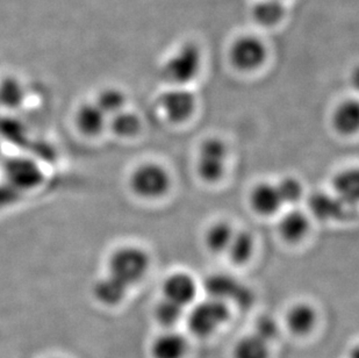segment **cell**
Wrapping results in <instances>:
<instances>
[{"instance_id":"cell-1","label":"cell","mask_w":359,"mask_h":358,"mask_svg":"<svg viewBox=\"0 0 359 358\" xmlns=\"http://www.w3.org/2000/svg\"><path fill=\"white\" fill-rule=\"evenodd\" d=\"M185 318L189 331L194 336L212 338L229 321L231 310L224 301L208 298L194 305Z\"/></svg>"},{"instance_id":"cell-2","label":"cell","mask_w":359,"mask_h":358,"mask_svg":"<svg viewBox=\"0 0 359 358\" xmlns=\"http://www.w3.org/2000/svg\"><path fill=\"white\" fill-rule=\"evenodd\" d=\"M149 264L148 253L141 248L122 247L109 258V274L129 287L146 276Z\"/></svg>"},{"instance_id":"cell-3","label":"cell","mask_w":359,"mask_h":358,"mask_svg":"<svg viewBox=\"0 0 359 358\" xmlns=\"http://www.w3.org/2000/svg\"><path fill=\"white\" fill-rule=\"evenodd\" d=\"M200 65L201 55L199 48L194 44H184L164 63L162 76L171 84L183 86L197 76Z\"/></svg>"},{"instance_id":"cell-4","label":"cell","mask_w":359,"mask_h":358,"mask_svg":"<svg viewBox=\"0 0 359 358\" xmlns=\"http://www.w3.org/2000/svg\"><path fill=\"white\" fill-rule=\"evenodd\" d=\"M171 178L165 168L157 163H144L134 170L130 187L137 196L157 199L169 191Z\"/></svg>"},{"instance_id":"cell-5","label":"cell","mask_w":359,"mask_h":358,"mask_svg":"<svg viewBox=\"0 0 359 358\" xmlns=\"http://www.w3.org/2000/svg\"><path fill=\"white\" fill-rule=\"evenodd\" d=\"M227 145L219 138L205 140L199 149L197 171L200 178L215 183L224 176L227 159Z\"/></svg>"},{"instance_id":"cell-6","label":"cell","mask_w":359,"mask_h":358,"mask_svg":"<svg viewBox=\"0 0 359 358\" xmlns=\"http://www.w3.org/2000/svg\"><path fill=\"white\" fill-rule=\"evenodd\" d=\"M205 290L210 298L224 301L226 304L233 301L241 307H247L254 300L252 292L231 274H212L205 281Z\"/></svg>"},{"instance_id":"cell-7","label":"cell","mask_w":359,"mask_h":358,"mask_svg":"<svg viewBox=\"0 0 359 358\" xmlns=\"http://www.w3.org/2000/svg\"><path fill=\"white\" fill-rule=\"evenodd\" d=\"M158 105L170 121H185L194 112L196 97L183 86H177L160 95Z\"/></svg>"},{"instance_id":"cell-8","label":"cell","mask_w":359,"mask_h":358,"mask_svg":"<svg viewBox=\"0 0 359 358\" xmlns=\"http://www.w3.org/2000/svg\"><path fill=\"white\" fill-rule=\"evenodd\" d=\"M265 56V46L257 37H241L231 47V61L241 70H254L258 68L264 62Z\"/></svg>"},{"instance_id":"cell-9","label":"cell","mask_w":359,"mask_h":358,"mask_svg":"<svg viewBox=\"0 0 359 358\" xmlns=\"http://www.w3.org/2000/svg\"><path fill=\"white\" fill-rule=\"evenodd\" d=\"M319 321L316 308L309 303L300 301L288 308L285 315V327L295 338H307L316 331Z\"/></svg>"},{"instance_id":"cell-10","label":"cell","mask_w":359,"mask_h":358,"mask_svg":"<svg viewBox=\"0 0 359 358\" xmlns=\"http://www.w3.org/2000/svg\"><path fill=\"white\" fill-rule=\"evenodd\" d=\"M190 342L176 329H164L150 342V358H187Z\"/></svg>"},{"instance_id":"cell-11","label":"cell","mask_w":359,"mask_h":358,"mask_svg":"<svg viewBox=\"0 0 359 358\" xmlns=\"http://www.w3.org/2000/svg\"><path fill=\"white\" fill-rule=\"evenodd\" d=\"M162 290L164 299L185 308L197 297V281L187 272H175L164 281Z\"/></svg>"},{"instance_id":"cell-12","label":"cell","mask_w":359,"mask_h":358,"mask_svg":"<svg viewBox=\"0 0 359 358\" xmlns=\"http://www.w3.org/2000/svg\"><path fill=\"white\" fill-rule=\"evenodd\" d=\"M251 207L261 216H272L277 213L284 205L279 196L276 184L259 183L250 193Z\"/></svg>"},{"instance_id":"cell-13","label":"cell","mask_w":359,"mask_h":358,"mask_svg":"<svg viewBox=\"0 0 359 358\" xmlns=\"http://www.w3.org/2000/svg\"><path fill=\"white\" fill-rule=\"evenodd\" d=\"M309 207L313 216L321 221L342 219L346 214V205L337 197L325 192H316L309 197Z\"/></svg>"},{"instance_id":"cell-14","label":"cell","mask_w":359,"mask_h":358,"mask_svg":"<svg viewBox=\"0 0 359 358\" xmlns=\"http://www.w3.org/2000/svg\"><path fill=\"white\" fill-rule=\"evenodd\" d=\"M231 358H271V343L252 331L235 342Z\"/></svg>"},{"instance_id":"cell-15","label":"cell","mask_w":359,"mask_h":358,"mask_svg":"<svg viewBox=\"0 0 359 358\" xmlns=\"http://www.w3.org/2000/svg\"><path fill=\"white\" fill-rule=\"evenodd\" d=\"M106 117L104 112L93 104H85L79 108L76 113V126L81 134L86 136H97L104 131L106 126Z\"/></svg>"},{"instance_id":"cell-16","label":"cell","mask_w":359,"mask_h":358,"mask_svg":"<svg viewBox=\"0 0 359 358\" xmlns=\"http://www.w3.org/2000/svg\"><path fill=\"white\" fill-rule=\"evenodd\" d=\"M278 228L285 241L294 244L302 240L309 232V216L300 210L288 211L279 221Z\"/></svg>"},{"instance_id":"cell-17","label":"cell","mask_w":359,"mask_h":358,"mask_svg":"<svg viewBox=\"0 0 359 358\" xmlns=\"http://www.w3.org/2000/svg\"><path fill=\"white\" fill-rule=\"evenodd\" d=\"M128 286L111 274L99 279L93 286L95 299L106 306H116L125 300Z\"/></svg>"},{"instance_id":"cell-18","label":"cell","mask_w":359,"mask_h":358,"mask_svg":"<svg viewBox=\"0 0 359 358\" xmlns=\"http://www.w3.org/2000/svg\"><path fill=\"white\" fill-rule=\"evenodd\" d=\"M332 122L336 131L343 135H351L358 131L359 127V105L355 99H349L343 102L336 108Z\"/></svg>"},{"instance_id":"cell-19","label":"cell","mask_w":359,"mask_h":358,"mask_svg":"<svg viewBox=\"0 0 359 358\" xmlns=\"http://www.w3.org/2000/svg\"><path fill=\"white\" fill-rule=\"evenodd\" d=\"M336 197L346 206L355 205L359 198V176L357 170L339 173L334 180Z\"/></svg>"},{"instance_id":"cell-20","label":"cell","mask_w":359,"mask_h":358,"mask_svg":"<svg viewBox=\"0 0 359 358\" xmlns=\"http://www.w3.org/2000/svg\"><path fill=\"white\" fill-rule=\"evenodd\" d=\"M235 230L226 221L214 223L205 234V244L212 253H221L227 251Z\"/></svg>"},{"instance_id":"cell-21","label":"cell","mask_w":359,"mask_h":358,"mask_svg":"<svg viewBox=\"0 0 359 358\" xmlns=\"http://www.w3.org/2000/svg\"><path fill=\"white\" fill-rule=\"evenodd\" d=\"M154 317L164 329H176L177 324L185 318V308L163 298L157 303Z\"/></svg>"},{"instance_id":"cell-22","label":"cell","mask_w":359,"mask_h":358,"mask_svg":"<svg viewBox=\"0 0 359 358\" xmlns=\"http://www.w3.org/2000/svg\"><path fill=\"white\" fill-rule=\"evenodd\" d=\"M254 237L250 233L241 230L235 232L234 237L231 239V244L228 247L227 253L231 260L235 264L247 263L250 260L254 253Z\"/></svg>"},{"instance_id":"cell-23","label":"cell","mask_w":359,"mask_h":358,"mask_svg":"<svg viewBox=\"0 0 359 358\" xmlns=\"http://www.w3.org/2000/svg\"><path fill=\"white\" fill-rule=\"evenodd\" d=\"M284 5L280 0H262L252 8L255 20L263 26L277 24L284 15Z\"/></svg>"},{"instance_id":"cell-24","label":"cell","mask_w":359,"mask_h":358,"mask_svg":"<svg viewBox=\"0 0 359 358\" xmlns=\"http://www.w3.org/2000/svg\"><path fill=\"white\" fill-rule=\"evenodd\" d=\"M109 125L114 134L121 138H132L141 128L140 118L133 112L120 111L112 115Z\"/></svg>"},{"instance_id":"cell-25","label":"cell","mask_w":359,"mask_h":358,"mask_svg":"<svg viewBox=\"0 0 359 358\" xmlns=\"http://www.w3.org/2000/svg\"><path fill=\"white\" fill-rule=\"evenodd\" d=\"M106 115H114L123 111L126 97L120 90L114 88H105L99 93L95 102Z\"/></svg>"},{"instance_id":"cell-26","label":"cell","mask_w":359,"mask_h":358,"mask_svg":"<svg viewBox=\"0 0 359 358\" xmlns=\"http://www.w3.org/2000/svg\"><path fill=\"white\" fill-rule=\"evenodd\" d=\"M276 186L283 204H297L304 194L302 184L295 177H285Z\"/></svg>"},{"instance_id":"cell-27","label":"cell","mask_w":359,"mask_h":358,"mask_svg":"<svg viewBox=\"0 0 359 358\" xmlns=\"http://www.w3.org/2000/svg\"><path fill=\"white\" fill-rule=\"evenodd\" d=\"M24 98L21 85L14 79H5L0 84V104L7 107H15Z\"/></svg>"},{"instance_id":"cell-28","label":"cell","mask_w":359,"mask_h":358,"mask_svg":"<svg viewBox=\"0 0 359 358\" xmlns=\"http://www.w3.org/2000/svg\"><path fill=\"white\" fill-rule=\"evenodd\" d=\"M279 331H280V328H279L278 322L271 317H262L255 324V334L264 338L269 343H272L276 338H278Z\"/></svg>"}]
</instances>
